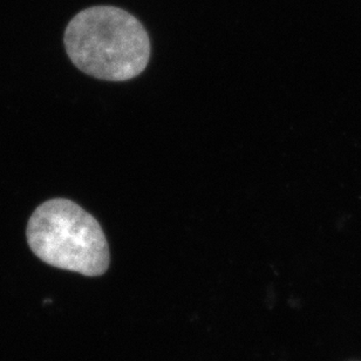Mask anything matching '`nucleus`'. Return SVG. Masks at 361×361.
Returning <instances> with one entry per match:
<instances>
[{"instance_id": "f257e3e1", "label": "nucleus", "mask_w": 361, "mask_h": 361, "mask_svg": "<svg viewBox=\"0 0 361 361\" xmlns=\"http://www.w3.org/2000/svg\"><path fill=\"white\" fill-rule=\"evenodd\" d=\"M65 47L71 61L90 77L127 81L146 70L152 45L134 16L115 6H93L70 21Z\"/></svg>"}, {"instance_id": "f03ea898", "label": "nucleus", "mask_w": 361, "mask_h": 361, "mask_svg": "<svg viewBox=\"0 0 361 361\" xmlns=\"http://www.w3.org/2000/svg\"><path fill=\"white\" fill-rule=\"evenodd\" d=\"M28 245L46 264L97 277L109 268L111 255L97 219L66 198H53L32 214Z\"/></svg>"}]
</instances>
